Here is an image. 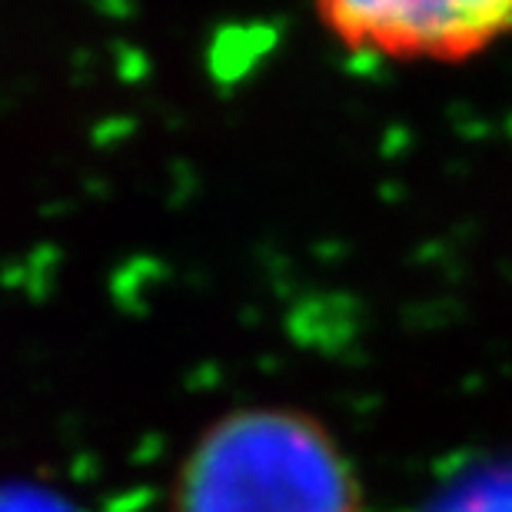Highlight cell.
Instances as JSON below:
<instances>
[{
	"label": "cell",
	"instance_id": "6da1fadb",
	"mask_svg": "<svg viewBox=\"0 0 512 512\" xmlns=\"http://www.w3.org/2000/svg\"><path fill=\"white\" fill-rule=\"evenodd\" d=\"M163 512H366V486L330 423L300 406L253 403L200 429Z\"/></svg>",
	"mask_w": 512,
	"mask_h": 512
},
{
	"label": "cell",
	"instance_id": "7a4b0ae2",
	"mask_svg": "<svg viewBox=\"0 0 512 512\" xmlns=\"http://www.w3.org/2000/svg\"><path fill=\"white\" fill-rule=\"evenodd\" d=\"M343 50L399 67H463L512 40V0H310Z\"/></svg>",
	"mask_w": 512,
	"mask_h": 512
},
{
	"label": "cell",
	"instance_id": "3957f363",
	"mask_svg": "<svg viewBox=\"0 0 512 512\" xmlns=\"http://www.w3.org/2000/svg\"><path fill=\"white\" fill-rule=\"evenodd\" d=\"M426 512H512V473H486L473 483L453 489Z\"/></svg>",
	"mask_w": 512,
	"mask_h": 512
}]
</instances>
